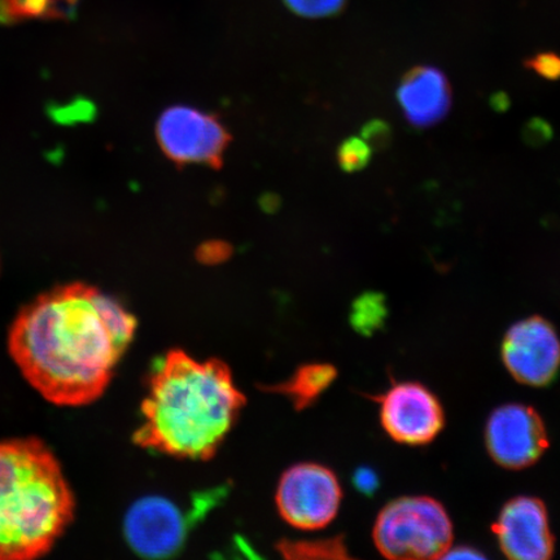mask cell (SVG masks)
<instances>
[{
  "instance_id": "cell-24",
  "label": "cell",
  "mask_w": 560,
  "mask_h": 560,
  "mask_svg": "<svg viewBox=\"0 0 560 560\" xmlns=\"http://www.w3.org/2000/svg\"><path fill=\"white\" fill-rule=\"evenodd\" d=\"M490 107H492L499 114H503L510 107L509 95L505 93H495L489 101Z\"/></svg>"
},
{
  "instance_id": "cell-7",
  "label": "cell",
  "mask_w": 560,
  "mask_h": 560,
  "mask_svg": "<svg viewBox=\"0 0 560 560\" xmlns=\"http://www.w3.org/2000/svg\"><path fill=\"white\" fill-rule=\"evenodd\" d=\"M341 488L336 475L327 467L301 464L287 470L277 489L280 516L298 529H319L338 514Z\"/></svg>"
},
{
  "instance_id": "cell-25",
  "label": "cell",
  "mask_w": 560,
  "mask_h": 560,
  "mask_svg": "<svg viewBox=\"0 0 560 560\" xmlns=\"http://www.w3.org/2000/svg\"><path fill=\"white\" fill-rule=\"evenodd\" d=\"M280 202L278 196L275 195H266L261 199V207L266 212L272 213L278 209Z\"/></svg>"
},
{
  "instance_id": "cell-20",
  "label": "cell",
  "mask_w": 560,
  "mask_h": 560,
  "mask_svg": "<svg viewBox=\"0 0 560 560\" xmlns=\"http://www.w3.org/2000/svg\"><path fill=\"white\" fill-rule=\"evenodd\" d=\"M362 139L371 149L383 151L390 145L394 132H392L389 124L382 120H371L363 125Z\"/></svg>"
},
{
  "instance_id": "cell-23",
  "label": "cell",
  "mask_w": 560,
  "mask_h": 560,
  "mask_svg": "<svg viewBox=\"0 0 560 560\" xmlns=\"http://www.w3.org/2000/svg\"><path fill=\"white\" fill-rule=\"evenodd\" d=\"M354 485L363 494H373L377 486H380V479L370 468H361L354 475Z\"/></svg>"
},
{
  "instance_id": "cell-3",
  "label": "cell",
  "mask_w": 560,
  "mask_h": 560,
  "mask_svg": "<svg viewBox=\"0 0 560 560\" xmlns=\"http://www.w3.org/2000/svg\"><path fill=\"white\" fill-rule=\"evenodd\" d=\"M73 515L72 490L40 440L0 444V560L45 556Z\"/></svg>"
},
{
  "instance_id": "cell-16",
  "label": "cell",
  "mask_w": 560,
  "mask_h": 560,
  "mask_svg": "<svg viewBox=\"0 0 560 560\" xmlns=\"http://www.w3.org/2000/svg\"><path fill=\"white\" fill-rule=\"evenodd\" d=\"M59 0H0V21L54 16Z\"/></svg>"
},
{
  "instance_id": "cell-9",
  "label": "cell",
  "mask_w": 560,
  "mask_h": 560,
  "mask_svg": "<svg viewBox=\"0 0 560 560\" xmlns=\"http://www.w3.org/2000/svg\"><path fill=\"white\" fill-rule=\"evenodd\" d=\"M502 360L522 384L544 387L560 369V340L556 328L541 317L517 322L502 341Z\"/></svg>"
},
{
  "instance_id": "cell-15",
  "label": "cell",
  "mask_w": 560,
  "mask_h": 560,
  "mask_svg": "<svg viewBox=\"0 0 560 560\" xmlns=\"http://www.w3.org/2000/svg\"><path fill=\"white\" fill-rule=\"evenodd\" d=\"M279 550L289 559H340L347 558L341 538L322 541H282Z\"/></svg>"
},
{
  "instance_id": "cell-10",
  "label": "cell",
  "mask_w": 560,
  "mask_h": 560,
  "mask_svg": "<svg viewBox=\"0 0 560 560\" xmlns=\"http://www.w3.org/2000/svg\"><path fill=\"white\" fill-rule=\"evenodd\" d=\"M381 419L388 435L406 445L429 444L445 423L438 397L419 383L394 385L382 397Z\"/></svg>"
},
{
  "instance_id": "cell-22",
  "label": "cell",
  "mask_w": 560,
  "mask_h": 560,
  "mask_svg": "<svg viewBox=\"0 0 560 560\" xmlns=\"http://www.w3.org/2000/svg\"><path fill=\"white\" fill-rule=\"evenodd\" d=\"M233 255V248L226 242L222 241H209L202 243L198 250H196V257L201 264L206 265H219L229 260Z\"/></svg>"
},
{
  "instance_id": "cell-5",
  "label": "cell",
  "mask_w": 560,
  "mask_h": 560,
  "mask_svg": "<svg viewBox=\"0 0 560 560\" xmlns=\"http://www.w3.org/2000/svg\"><path fill=\"white\" fill-rule=\"evenodd\" d=\"M217 497H220V492L201 495L188 514H185L177 503L164 497H144L138 500L125 516L126 541L143 558L173 557L184 548L192 524L212 506Z\"/></svg>"
},
{
  "instance_id": "cell-18",
  "label": "cell",
  "mask_w": 560,
  "mask_h": 560,
  "mask_svg": "<svg viewBox=\"0 0 560 560\" xmlns=\"http://www.w3.org/2000/svg\"><path fill=\"white\" fill-rule=\"evenodd\" d=\"M347 0H284L292 12L307 19L332 16L345 9Z\"/></svg>"
},
{
  "instance_id": "cell-4",
  "label": "cell",
  "mask_w": 560,
  "mask_h": 560,
  "mask_svg": "<svg viewBox=\"0 0 560 560\" xmlns=\"http://www.w3.org/2000/svg\"><path fill=\"white\" fill-rule=\"evenodd\" d=\"M377 550L390 559H435L451 550L453 524L430 497H402L382 510L375 522Z\"/></svg>"
},
{
  "instance_id": "cell-1",
  "label": "cell",
  "mask_w": 560,
  "mask_h": 560,
  "mask_svg": "<svg viewBox=\"0 0 560 560\" xmlns=\"http://www.w3.org/2000/svg\"><path fill=\"white\" fill-rule=\"evenodd\" d=\"M137 331L135 315L83 283L34 300L11 327L13 361L48 402L82 406L107 389Z\"/></svg>"
},
{
  "instance_id": "cell-8",
  "label": "cell",
  "mask_w": 560,
  "mask_h": 560,
  "mask_svg": "<svg viewBox=\"0 0 560 560\" xmlns=\"http://www.w3.org/2000/svg\"><path fill=\"white\" fill-rule=\"evenodd\" d=\"M486 441L490 457L510 470L536 464L549 445L541 417L521 404L503 405L492 412Z\"/></svg>"
},
{
  "instance_id": "cell-17",
  "label": "cell",
  "mask_w": 560,
  "mask_h": 560,
  "mask_svg": "<svg viewBox=\"0 0 560 560\" xmlns=\"http://www.w3.org/2000/svg\"><path fill=\"white\" fill-rule=\"evenodd\" d=\"M373 149L365 140L350 137L341 143L338 150V163L346 173H355L369 165Z\"/></svg>"
},
{
  "instance_id": "cell-14",
  "label": "cell",
  "mask_w": 560,
  "mask_h": 560,
  "mask_svg": "<svg viewBox=\"0 0 560 560\" xmlns=\"http://www.w3.org/2000/svg\"><path fill=\"white\" fill-rule=\"evenodd\" d=\"M387 314V303L382 293L366 292L354 301L350 322L357 331L371 335L380 330Z\"/></svg>"
},
{
  "instance_id": "cell-26",
  "label": "cell",
  "mask_w": 560,
  "mask_h": 560,
  "mask_svg": "<svg viewBox=\"0 0 560 560\" xmlns=\"http://www.w3.org/2000/svg\"><path fill=\"white\" fill-rule=\"evenodd\" d=\"M444 557L447 558H458V557H465V558H480L479 552L474 551L472 549H457L453 551H447Z\"/></svg>"
},
{
  "instance_id": "cell-13",
  "label": "cell",
  "mask_w": 560,
  "mask_h": 560,
  "mask_svg": "<svg viewBox=\"0 0 560 560\" xmlns=\"http://www.w3.org/2000/svg\"><path fill=\"white\" fill-rule=\"evenodd\" d=\"M336 374L328 363H311L300 368L289 381L272 385L268 390L289 397L298 410H304L330 387Z\"/></svg>"
},
{
  "instance_id": "cell-12",
  "label": "cell",
  "mask_w": 560,
  "mask_h": 560,
  "mask_svg": "<svg viewBox=\"0 0 560 560\" xmlns=\"http://www.w3.org/2000/svg\"><path fill=\"white\" fill-rule=\"evenodd\" d=\"M397 101L410 125L429 128L443 120L450 112L452 90L440 69L422 66L406 73L397 89Z\"/></svg>"
},
{
  "instance_id": "cell-2",
  "label": "cell",
  "mask_w": 560,
  "mask_h": 560,
  "mask_svg": "<svg viewBox=\"0 0 560 560\" xmlns=\"http://www.w3.org/2000/svg\"><path fill=\"white\" fill-rule=\"evenodd\" d=\"M244 405L225 362H200L184 350H171L152 371L136 444L172 457L207 460Z\"/></svg>"
},
{
  "instance_id": "cell-6",
  "label": "cell",
  "mask_w": 560,
  "mask_h": 560,
  "mask_svg": "<svg viewBox=\"0 0 560 560\" xmlns=\"http://www.w3.org/2000/svg\"><path fill=\"white\" fill-rule=\"evenodd\" d=\"M158 142L178 166L200 164L220 167L231 142L226 126L215 115L187 105H173L160 116Z\"/></svg>"
},
{
  "instance_id": "cell-19",
  "label": "cell",
  "mask_w": 560,
  "mask_h": 560,
  "mask_svg": "<svg viewBox=\"0 0 560 560\" xmlns=\"http://www.w3.org/2000/svg\"><path fill=\"white\" fill-rule=\"evenodd\" d=\"M552 136H555V131H552L551 125L541 117L530 118L522 130L524 143L534 149H540L550 143Z\"/></svg>"
},
{
  "instance_id": "cell-11",
  "label": "cell",
  "mask_w": 560,
  "mask_h": 560,
  "mask_svg": "<svg viewBox=\"0 0 560 560\" xmlns=\"http://www.w3.org/2000/svg\"><path fill=\"white\" fill-rule=\"evenodd\" d=\"M493 529L503 555L510 559L546 560L555 552L548 511L534 497L509 501Z\"/></svg>"
},
{
  "instance_id": "cell-21",
  "label": "cell",
  "mask_w": 560,
  "mask_h": 560,
  "mask_svg": "<svg viewBox=\"0 0 560 560\" xmlns=\"http://www.w3.org/2000/svg\"><path fill=\"white\" fill-rule=\"evenodd\" d=\"M525 66L545 80H560V56L555 52L537 54L525 62Z\"/></svg>"
}]
</instances>
